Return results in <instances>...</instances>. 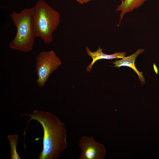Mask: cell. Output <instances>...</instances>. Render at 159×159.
Returning a JSON list of instances; mask_svg holds the SVG:
<instances>
[{
  "label": "cell",
  "mask_w": 159,
  "mask_h": 159,
  "mask_svg": "<svg viewBox=\"0 0 159 159\" xmlns=\"http://www.w3.org/2000/svg\"><path fill=\"white\" fill-rule=\"evenodd\" d=\"M7 138L9 140L11 149L10 158L11 159H21L16 150L18 144V136L17 135H9Z\"/></svg>",
  "instance_id": "9"
},
{
  "label": "cell",
  "mask_w": 159,
  "mask_h": 159,
  "mask_svg": "<svg viewBox=\"0 0 159 159\" xmlns=\"http://www.w3.org/2000/svg\"><path fill=\"white\" fill-rule=\"evenodd\" d=\"M59 57L53 51L42 52L36 59V71L38 76L36 84L43 87L50 74L62 64Z\"/></svg>",
  "instance_id": "4"
},
{
  "label": "cell",
  "mask_w": 159,
  "mask_h": 159,
  "mask_svg": "<svg viewBox=\"0 0 159 159\" xmlns=\"http://www.w3.org/2000/svg\"><path fill=\"white\" fill-rule=\"evenodd\" d=\"M147 0H124L118 5L115 12L120 11L118 25L121 23L124 16L126 13L138 9L144 4Z\"/></svg>",
  "instance_id": "8"
},
{
  "label": "cell",
  "mask_w": 159,
  "mask_h": 159,
  "mask_svg": "<svg viewBox=\"0 0 159 159\" xmlns=\"http://www.w3.org/2000/svg\"><path fill=\"white\" fill-rule=\"evenodd\" d=\"M79 145L82 150L80 159H103L105 156V146L96 142L93 136H82Z\"/></svg>",
  "instance_id": "5"
},
{
  "label": "cell",
  "mask_w": 159,
  "mask_h": 159,
  "mask_svg": "<svg viewBox=\"0 0 159 159\" xmlns=\"http://www.w3.org/2000/svg\"><path fill=\"white\" fill-rule=\"evenodd\" d=\"M60 21L59 12L54 9L44 0H39L33 7L31 23L35 38H41L49 44L52 41L53 32Z\"/></svg>",
  "instance_id": "2"
},
{
  "label": "cell",
  "mask_w": 159,
  "mask_h": 159,
  "mask_svg": "<svg viewBox=\"0 0 159 159\" xmlns=\"http://www.w3.org/2000/svg\"><path fill=\"white\" fill-rule=\"evenodd\" d=\"M76 1L79 3L81 4H83L85 3H87L92 0H76Z\"/></svg>",
  "instance_id": "10"
},
{
  "label": "cell",
  "mask_w": 159,
  "mask_h": 159,
  "mask_svg": "<svg viewBox=\"0 0 159 159\" xmlns=\"http://www.w3.org/2000/svg\"><path fill=\"white\" fill-rule=\"evenodd\" d=\"M87 53L88 56L91 57L92 61L87 67L86 70L90 72L94 63L97 61L101 59H122L126 56V53L125 52H117L114 54H108L103 53V49L100 47L96 51L92 52L90 51L87 47H86Z\"/></svg>",
  "instance_id": "6"
},
{
  "label": "cell",
  "mask_w": 159,
  "mask_h": 159,
  "mask_svg": "<svg viewBox=\"0 0 159 159\" xmlns=\"http://www.w3.org/2000/svg\"><path fill=\"white\" fill-rule=\"evenodd\" d=\"M121 1L124 0H121Z\"/></svg>",
  "instance_id": "11"
},
{
  "label": "cell",
  "mask_w": 159,
  "mask_h": 159,
  "mask_svg": "<svg viewBox=\"0 0 159 159\" xmlns=\"http://www.w3.org/2000/svg\"><path fill=\"white\" fill-rule=\"evenodd\" d=\"M33 7L23 9L20 13L13 11L10 16L16 29L15 36L9 44L10 48L24 52L31 51L34 43L31 23Z\"/></svg>",
  "instance_id": "3"
},
{
  "label": "cell",
  "mask_w": 159,
  "mask_h": 159,
  "mask_svg": "<svg viewBox=\"0 0 159 159\" xmlns=\"http://www.w3.org/2000/svg\"><path fill=\"white\" fill-rule=\"evenodd\" d=\"M145 49H138L135 53L119 60H115L113 64L114 67H120L121 66L128 67L132 68L138 75L139 78L142 83H145V79L143 75V73L139 71L135 64V62L136 57L141 53L143 52Z\"/></svg>",
  "instance_id": "7"
},
{
  "label": "cell",
  "mask_w": 159,
  "mask_h": 159,
  "mask_svg": "<svg viewBox=\"0 0 159 159\" xmlns=\"http://www.w3.org/2000/svg\"><path fill=\"white\" fill-rule=\"evenodd\" d=\"M28 116L31 120L38 121L44 131L43 149L38 159H57L67 147L66 131L64 125L52 113L34 110L32 114H22Z\"/></svg>",
  "instance_id": "1"
}]
</instances>
